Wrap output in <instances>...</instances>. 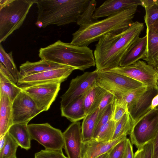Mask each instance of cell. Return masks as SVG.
<instances>
[{
	"label": "cell",
	"mask_w": 158,
	"mask_h": 158,
	"mask_svg": "<svg viewBox=\"0 0 158 158\" xmlns=\"http://www.w3.org/2000/svg\"><path fill=\"white\" fill-rule=\"evenodd\" d=\"M127 137L116 144L109 153L108 158H123L125 149Z\"/></svg>",
	"instance_id": "cell-37"
},
{
	"label": "cell",
	"mask_w": 158,
	"mask_h": 158,
	"mask_svg": "<svg viewBox=\"0 0 158 158\" xmlns=\"http://www.w3.org/2000/svg\"><path fill=\"white\" fill-rule=\"evenodd\" d=\"M98 70L85 72L73 79L66 92L61 97L60 109L84 94L90 88L97 85Z\"/></svg>",
	"instance_id": "cell-11"
},
{
	"label": "cell",
	"mask_w": 158,
	"mask_h": 158,
	"mask_svg": "<svg viewBox=\"0 0 158 158\" xmlns=\"http://www.w3.org/2000/svg\"><path fill=\"white\" fill-rule=\"evenodd\" d=\"M0 60L2 64L9 71L13 77L15 83H17L19 78V71L18 70L14 63L12 52L6 53L2 47L0 45Z\"/></svg>",
	"instance_id": "cell-28"
},
{
	"label": "cell",
	"mask_w": 158,
	"mask_h": 158,
	"mask_svg": "<svg viewBox=\"0 0 158 158\" xmlns=\"http://www.w3.org/2000/svg\"><path fill=\"white\" fill-rule=\"evenodd\" d=\"M66 66L42 59L35 62L27 61L19 67V78Z\"/></svg>",
	"instance_id": "cell-19"
},
{
	"label": "cell",
	"mask_w": 158,
	"mask_h": 158,
	"mask_svg": "<svg viewBox=\"0 0 158 158\" xmlns=\"http://www.w3.org/2000/svg\"><path fill=\"white\" fill-rule=\"evenodd\" d=\"M147 89V86H143L129 91L118 97H120L126 102L128 108L134 104Z\"/></svg>",
	"instance_id": "cell-32"
},
{
	"label": "cell",
	"mask_w": 158,
	"mask_h": 158,
	"mask_svg": "<svg viewBox=\"0 0 158 158\" xmlns=\"http://www.w3.org/2000/svg\"><path fill=\"white\" fill-rule=\"evenodd\" d=\"M39 56L41 59L81 71L96 65L93 51L88 46L74 45L60 40L41 48Z\"/></svg>",
	"instance_id": "cell-4"
},
{
	"label": "cell",
	"mask_w": 158,
	"mask_h": 158,
	"mask_svg": "<svg viewBox=\"0 0 158 158\" xmlns=\"http://www.w3.org/2000/svg\"><path fill=\"white\" fill-rule=\"evenodd\" d=\"M134 158H144L143 149L142 147L138 149L134 154Z\"/></svg>",
	"instance_id": "cell-42"
},
{
	"label": "cell",
	"mask_w": 158,
	"mask_h": 158,
	"mask_svg": "<svg viewBox=\"0 0 158 158\" xmlns=\"http://www.w3.org/2000/svg\"><path fill=\"white\" fill-rule=\"evenodd\" d=\"M106 71L130 77L140 82L148 88L157 87L158 70L143 60H139L127 66H119Z\"/></svg>",
	"instance_id": "cell-8"
},
{
	"label": "cell",
	"mask_w": 158,
	"mask_h": 158,
	"mask_svg": "<svg viewBox=\"0 0 158 158\" xmlns=\"http://www.w3.org/2000/svg\"><path fill=\"white\" fill-rule=\"evenodd\" d=\"M97 3L95 0L90 1L88 5L81 14L76 23L79 26L90 24L97 20L92 18L93 15L96 8Z\"/></svg>",
	"instance_id": "cell-30"
},
{
	"label": "cell",
	"mask_w": 158,
	"mask_h": 158,
	"mask_svg": "<svg viewBox=\"0 0 158 158\" xmlns=\"http://www.w3.org/2000/svg\"><path fill=\"white\" fill-rule=\"evenodd\" d=\"M144 25L133 22L127 29L104 35L95 45L94 52L96 69L108 71L119 66L120 62L132 45L139 37Z\"/></svg>",
	"instance_id": "cell-1"
},
{
	"label": "cell",
	"mask_w": 158,
	"mask_h": 158,
	"mask_svg": "<svg viewBox=\"0 0 158 158\" xmlns=\"http://www.w3.org/2000/svg\"><path fill=\"white\" fill-rule=\"evenodd\" d=\"M158 131V110L145 114L134 126L130 134V141L137 149L153 141Z\"/></svg>",
	"instance_id": "cell-7"
},
{
	"label": "cell",
	"mask_w": 158,
	"mask_h": 158,
	"mask_svg": "<svg viewBox=\"0 0 158 158\" xmlns=\"http://www.w3.org/2000/svg\"><path fill=\"white\" fill-rule=\"evenodd\" d=\"M147 37L146 35L139 37L132 45L121 60L119 66L132 64L141 59L143 60L147 56Z\"/></svg>",
	"instance_id": "cell-18"
},
{
	"label": "cell",
	"mask_w": 158,
	"mask_h": 158,
	"mask_svg": "<svg viewBox=\"0 0 158 158\" xmlns=\"http://www.w3.org/2000/svg\"><path fill=\"white\" fill-rule=\"evenodd\" d=\"M157 69L158 70V64L157 67Z\"/></svg>",
	"instance_id": "cell-49"
},
{
	"label": "cell",
	"mask_w": 158,
	"mask_h": 158,
	"mask_svg": "<svg viewBox=\"0 0 158 158\" xmlns=\"http://www.w3.org/2000/svg\"><path fill=\"white\" fill-rule=\"evenodd\" d=\"M0 94L7 95L12 102L23 90L14 81L0 72Z\"/></svg>",
	"instance_id": "cell-26"
},
{
	"label": "cell",
	"mask_w": 158,
	"mask_h": 158,
	"mask_svg": "<svg viewBox=\"0 0 158 158\" xmlns=\"http://www.w3.org/2000/svg\"><path fill=\"white\" fill-rule=\"evenodd\" d=\"M140 0H108L96 8L92 18L95 20L100 18L108 17L130 7L141 6Z\"/></svg>",
	"instance_id": "cell-16"
},
{
	"label": "cell",
	"mask_w": 158,
	"mask_h": 158,
	"mask_svg": "<svg viewBox=\"0 0 158 158\" xmlns=\"http://www.w3.org/2000/svg\"><path fill=\"white\" fill-rule=\"evenodd\" d=\"M106 92L97 84L85 92L84 105L86 115L90 114L98 108L100 103Z\"/></svg>",
	"instance_id": "cell-23"
},
{
	"label": "cell",
	"mask_w": 158,
	"mask_h": 158,
	"mask_svg": "<svg viewBox=\"0 0 158 158\" xmlns=\"http://www.w3.org/2000/svg\"><path fill=\"white\" fill-rule=\"evenodd\" d=\"M34 158H68L64 154L62 150H42L36 153Z\"/></svg>",
	"instance_id": "cell-36"
},
{
	"label": "cell",
	"mask_w": 158,
	"mask_h": 158,
	"mask_svg": "<svg viewBox=\"0 0 158 158\" xmlns=\"http://www.w3.org/2000/svg\"><path fill=\"white\" fill-rule=\"evenodd\" d=\"M98 114V108L83 119L81 125L82 142L88 141L93 139Z\"/></svg>",
	"instance_id": "cell-25"
},
{
	"label": "cell",
	"mask_w": 158,
	"mask_h": 158,
	"mask_svg": "<svg viewBox=\"0 0 158 158\" xmlns=\"http://www.w3.org/2000/svg\"><path fill=\"white\" fill-rule=\"evenodd\" d=\"M27 125L26 123L14 124L8 131L19 146L26 150L31 148V140Z\"/></svg>",
	"instance_id": "cell-22"
},
{
	"label": "cell",
	"mask_w": 158,
	"mask_h": 158,
	"mask_svg": "<svg viewBox=\"0 0 158 158\" xmlns=\"http://www.w3.org/2000/svg\"><path fill=\"white\" fill-rule=\"evenodd\" d=\"M145 9L144 20L147 28H150L158 19V5L156 3Z\"/></svg>",
	"instance_id": "cell-35"
},
{
	"label": "cell",
	"mask_w": 158,
	"mask_h": 158,
	"mask_svg": "<svg viewBox=\"0 0 158 158\" xmlns=\"http://www.w3.org/2000/svg\"><path fill=\"white\" fill-rule=\"evenodd\" d=\"M157 87H158V82L157 83ZM155 110H158V106L156 107L155 108Z\"/></svg>",
	"instance_id": "cell-47"
},
{
	"label": "cell",
	"mask_w": 158,
	"mask_h": 158,
	"mask_svg": "<svg viewBox=\"0 0 158 158\" xmlns=\"http://www.w3.org/2000/svg\"><path fill=\"white\" fill-rule=\"evenodd\" d=\"M149 29L158 34V19Z\"/></svg>",
	"instance_id": "cell-45"
},
{
	"label": "cell",
	"mask_w": 158,
	"mask_h": 158,
	"mask_svg": "<svg viewBox=\"0 0 158 158\" xmlns=\"http://www.w3.org/2000/svg\"><path fill=\"white\" fill-rule=\"evenodd\" d=\"M35 0H0V43L23 24Z\"/></svg>",
	"instance_id": "cell-5"
},
{
	"label": "cell",
	"mask_w": 158,
	"mask_h": 158,
	"mask_svg": "<svg viewBox=\"0 0 158 158\" xmlns=\"http://www.w3.org/2000/svg\"><path fill=\"white\" fill-rule=\"evenodd\" d=\"M153 158H158V131L155 139L153 141Z\"/></svg>",
	"instance_id": "cell-41"
},
{
	"label": "cell",
	"mask_w": 158,
	"mask_h": 158,
	"mask_svg": "<svg viewBox=\"0 0 158 158\" xmlns=\"http://www.w3.org/2000/svg\"><path fill=\"white\" fill-rule=\"evenodd\" d=\"M112 110V103H111L106 107L98 119L93 139L97 136L104 126L111 119Z\"/></svg>",
	"instance_id": "cell-34"
},
{
	"label": "cell",
	"mask_w": 158,
	"mask_h": 158,
	"mask_svg": "<svg viewBox=\"0 0 158 158\" xmlns=\"http://www.w3.org/2000/svg\"><path fill=\"white\" fill-rule=\"evenodd\" d=\"M90 0H35L38 8L36 22L45 28L77 23Z\"/></svg>",
	"instance_id": "cell-3"
},
{
	"label": "cell",
	"mask_w": 158,
	"mask_h": 158,
	"mask_svg": "<svg viewBox=\"0 0 158 158\" xmlns=\"http://www.w3.org/2000/svg\"><path fill=\"white\" fill-rule=\"evenodd\" d=\"M128 112L126 102L120 97H116L112 103L111 119L116 122Z\"/></svg>",
	"instance_id": "cell-31"
},
{
	"label": "cell",
	"mask_w": 158,
	"mask_h": 158,
	"mask_svg": "<svg viewBox=\"0 0 158 158\" xmlns=\"http://www.w3.org/2000/svg\"><path fill=\"white\" fill-rule=\"evenodd\" d=\"M123 158H134L132 144L130 140L127 138L125 152Z\"/></svg>",
	"instance_id": "cell-40"
},
{
	"label": "cell",
	"mask_w": 158,
	"mask_h": 158,
	"mask_svg": "<svg viewBox=\"0 0 158 158\" xmlns=\"http://www.w3.org/2000/svg\"><path fill=\"white\" fill-rule=\"evenodd\" d=\"M12 102L6 94H0V137L5 135L13 124Z\"/></svg>",
	"instance_id": "cell-20"
},
{
	"label": "cell",
	"mask_w": 158,
	"mask_h": 158,
	"mask_svg": "<svg viewBox=\"0 0 158 158\" xmlns=\"http://www.w3.org/2000/svg\"><path fill=\"white\" fill-rule=\"evenodd\" d=\"M13 123H26L40 113L39 110L31 97L23 90L12 103Z\"/></svg>",
	"instance_id": "cell-12"
},
{
	"label": "cell",
	"mask_w": 158,
	"mask_h": 158,
	"mask_svg": "<svg viewBox=\"0 0 158 158\" xmlns=\"http://www.w3.org/2000/svg\"><path fill=\"white\" fill-rule=\"evenodd\" d=\"M158 106V94L153 98L150 106L151 109L152 110Z\"/></svg>",
	"instance_id": "cell-43"
},
{
	"label": "cell",
	"mask_w": 158,
	"mask_h": 158,
	"mask_svg": "<svg viewBox=\"0 0 158 158\" xmlns=\"http://www.w3.org/2000/svg\"><path fill=\"white\" fill-rule=\"evenodd\" d=\"M6 141L3 148L0 150V158H17L16 151L19 145L10 135L6 134Z\"/></svg>",
	"instance_id": "cell-29"
},
{
	"label": "cell",
	"mask_w": 158,
	"mask_h": 158,
	"mask_svg": "<svg viewBox=\"0 0 158 158\" xmlns=\"http://www.w3.org/2000/svg\"><path fill=\"white\" fill-rule=\"evenodd\" d=\"M125 137L109 141H98L92 139L82 142V158H96L104 154L109 153L112 149Z\"/></svg>",
	"instance_id": "cell-17"
},
{
	"label": "cell",
	"mask_w": 158,
	"mask_h": 158,
	"mask_svg": "<svg viewBox=\"0 0 158 158\" xmlns=\"http://www.w3.org/2000/svg\"><path fill=\"white\" fill-rule=\"evenodd\" d=\"M144 158H153V141L150 142L142 147Z\"/></svg>",
	"instance_id": "cell-39"
},
{
	"label": "cell",
	"mask_w": 158,
	"mask_h": 158,
	"mask_svg": "<svg viewBox=\"0 0 158 158\" xmlns=\"http://www.w3.org/2000/svg\"><path fill=\"white\" fill-rule=\"evenodd\" d=\"M61 83L54 82L39 85L23 90L34 101L38 109L47 111L55 101L60 89Z\"/></svg>",
	"instance_id": "cell-13"
},
{
	"label": "cell",
	"mask_w": 158,
	"mask_h": 158,
	"mask_svg": "<svg viewBox=\"0 0 158 158\" xmlns=\"http://www.w3.org/2000/svg\"><path fill=\"white\" fill-rule=\"evenodd\" d=\"M31 140H35L45 149L61 150L64 145L63 132L48 123L28 124Z\"/></svg>",
	"instance_id": "cell-9"
},
{
	"label": "cell",
	"mask_w": 158,
	"mask_h": 158,
	"mask_svg": "<svg viewBox=\"0 0 158 158\" xmlns=\"http://www.w3.org/2000/svg\"><path fill=\"white\" fill-rule=\"evenodd\" d=\"M116 122L112 119L104 126L98 135L94 139L98 141L112 140L115 128Z\"/></svg>",
	"instance_id": "cell-33"
},
{
	"label": "cell",
	"mask_w": 158,
	"mask_h": 158,
	"mask_svg": "<svg viewBox=\"0 0 158 158\" xmlns=\"http://www.w3.org/2000/svg\"><path fill=\"white\" fill-rule=\"evenodd\" d=\"M64 148L68 158H82L81 126L79 122L72 123L63 132Z\"/></svg>",
	"instance_id": "cell-14"
},
{
	"label": "cell",
	"mask_w": 158,
	"mask_h": 158,
	"mask_svg": "<svg viewBox=\"0 0 158 158\" xmlns=\"http://www.w3.org/2000/svg\"><path fill=\"white\" fill-rule=\"evenodd\" d=\"M156 4L158 5V0H156Z\"/></svg>",
	"instance_id": "cell-48"
},
{
	"label": "cell",
	"mask_w": 158,
	"mask_h": 158,
	"mask_svg": "<svg viewBox=\"0 0 158 158\" xmlns=\"http://www.w3.org/2000/svg\"><path fill=\"white\" fill-rule=\"evenodd\" d=\"M147 53L143 60L157 69L158 64V34L150 29L147 28Z\"/></svg>",
	"instance_id": "cell-24"
},
{
	"label": "cell",
	"mask_w": 158,
	"mask_h": 158,
	"mask_svg": "<svg viewBox=\"0 0 158 158\" xmlns=\"http://www.w3.org/2000/svg\"><path fill=\"white\" fill-rule=\"evenodd\" d=\"M134 126L131 116L128 112H127L119 120L116 122L115 131L112 140L130 135Z\"/></svg>",
	"instance_id": "cell-27"
},
{
	"label": "cell",
	"mask_w": 158,
	"mask_h": 158,
	"mask_svg": "<svg viewBox=\"0 0 158 158\" xmlns=\"http://www.w3.org/2000/svg\"><path fill=\"white\" fill-rule=\"evenodd\" d=\"M6 141V134L0 137V150H1L4 146Z\"/></svg>",
	"instance_id": "cell-44"
},
{
	"label": "cell",
	"mask_w": 158,
	"mask_h": 158,
	"mask_svg": "<svg viewBox=\"0 0 158 158\" xmlns=\"http://www.w3.org/2000/svg\"><path fill=\"white\" fill-rule=\"evenodd\" d=\"M76 69L74 67L67 66L48 70L19 78L16 84L23 90L39 85L54 82L61 83Z\"/></svg>",
	"instance_id": "cell-10"
},
{
	"label": "cell",
	"mask_w": 158,
	"mask_h": 158,
	"mask_svg": "<svg viewBox=\"0 0 158 158\" xmlns=\"http://www.w3.org/2000/svg\"><path fill=\"white\" fill-rule=\"evenodd\" d=\"M109 153H106L96 158H108Z\"/></svg>",
	"instance_id": "cell-46"
},
{
	"label": "cell",
	"mask_w": 158,
	"mask_h": 158,
	"mask_svg": "<svg viewBox=\"0 0 158 158\" xmlns=\"http://www.w3.org/2000/svg\"><path fill=\"white\" fill-rule=\"evenodd\" d=\"M97 84L116 97L132 89L146 86L140 81L118 73L98 70Z\"/></svg>",
	"instance_id": "cell-6"
},
{
	"label": "cell",
	"mask_w": 158,
	"mask_h": 158,
	"mask_svg": "<svg viewBox=\"0 0 158 158\" xmlns=\"http://www.w3.org/2000/svg\"><path fill=\"white\" fill-rule=\"evenodd\" d=\"M85 94L72 101L64 108L60 109L61 116L70 122H78L86 116L84 105Z\"/></svg>",
	"instance_id": "cell-21"
},
{
	"label": "cell",
	"mask_w": 158,
	"mask_h": 158,
	"mask_svg": "<svg viewBox=\"0 0 158 158\" xmlns=\"http://www.w3.org/2000/svg\"><path fill=\"white\" fill-rule=\"evenodd\" d=\"M115 96L111 93L107 91L102 98L98 107L99 114L98 120L102 114L106 107L112 103Z\"/></svg>",
	"instance_id": "cell-38"
},
{
	"label": "cell",
	"mask_w": 158,
	"mask_h": 158,
	"mask_svg": "<svg viewBox=\"0 0 158 158\" xmlns=\"http://www.w3.org/2000/svg\"><path fill=\"white\" fill-rule=\"evenodd\" d=\"M157 94L158 87L147 88L146 91L135 103L128 108V112L134 126L145 114L152 110L150 106L152 100Z\"/></svg>",
	"instance_id": "cell-15"
},
{
	"label": "cell",
	"mask_w": 158,
	"mask_h": 158,
	"mask_svg": "<svg viewBox=\"0 0 158 158\" xmlns=\"http://www.w3.org/2000/svg\"><path fill=\"white\" fill-rule=\"evenodd\" d=\"M137 7H130L103 20L80 26L73 34L70 43L77 46H88L108 33H118L127 29L133 22V19Z\"/></svg>",
	"instance_id": "cell-2"
}]
</instances>
